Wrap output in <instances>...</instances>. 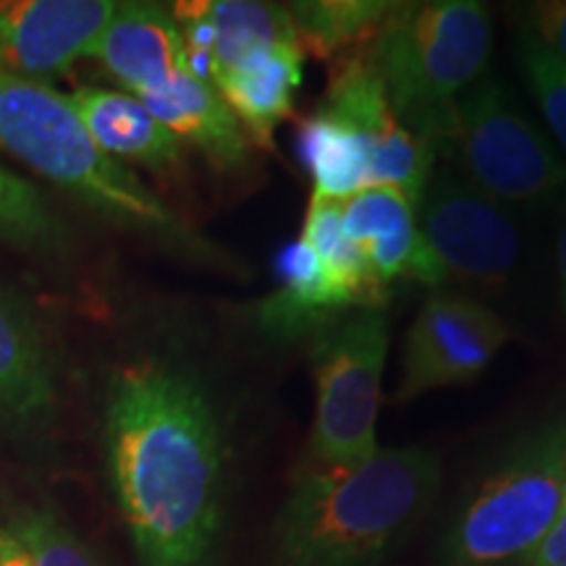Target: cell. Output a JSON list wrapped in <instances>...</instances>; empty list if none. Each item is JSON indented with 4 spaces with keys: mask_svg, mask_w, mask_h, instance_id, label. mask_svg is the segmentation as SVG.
<instances>
[{
    "mask_svg": "<svg viewBox=\"0 0 566 566\" xmlns=\"http://www.w3.org/2000/svg\"><path fill=\"white\" fill-rule=\"evenodd\" d=\"M105 454L142 566H208L223 516V441L200 380L160 359L113 373Z\"/></svg>",
    "mask_w": 566,
    "mask_h": 566,
    "instance_id": "1",
    "label": "cell"
},
{
    "mask_svg": "<svg viewBox=\"0 0 566 566\" xmlns=\"http://www.w3.org/2000/svg\"><path fill=\"white\" fill-rule=\"evenodd\" d=\"M441 467L424 449H378L354 467H321L294 480L279 514L281 566H367L433 504Z\"/></svg>",
    "mask_w": 566,
    "mask_h": 566,
    "instance_id": "2",
    "label": "cell"
},
{
    "mask_svg": "<svg viewBox=\"0 0 566 566\" xmlns=\"http://www.w3.org/2000/svg\"><path fill=\"white\" fill-rule=\"evenodd\" d=\"M0 153L111 221L163 242L195 244L179 218L95 145L69 95L51 84L0 76Z\"/></svg>",
    "mask_w": 566,
    "mask_h": 566,
    "instance_id": "3",
    "label": "cell"
},
{
    "mask_svg": "<svg viewBox=\"0 0 566 566\" xmlns=\"http://www.w3.org/2000/svg\"><path fill=\"white\" fill-rule=\"evenodd\" d=\"M491 13L478 0L401 6L370 45V61L396 116L441 147L454 103L483 74Z\"/></svg>",
    "mask_w": 566,
    "mask_h": 566,
    "instance_id": "4",
    "label": "cell"
},
{
    "mask_svg": "<svg viewBox=\"0 0 566 566\" xmlns=\"http://www.w3.org/2000/svg\"><path fill=\"white\" fill-rule=\"evenodd\" d=\"M441 145H449L462 179L504 208L564 200L562 153L495 82H475L459 97Z\"/></svg>",
    "mask_w": 566,
    "mask_h": 566,
    "instance_id": "5",
    "label": "cell"
},
{
    "mask_svg": "<svg viewBox=\"0 0 566 566\" xmlns=\"http://www.w3.org/2000/svg\"><path fill=\"white\" fill-rule=\"evenodd\" d=\"M566 493V422L525 441L459 514L449 554L459 564L530 556L554 525Z\"/></svg>",
    "mask_w": 566,
    "mask_h": 566,
    "instance_id": "6",
    "label": "cell"
},
{
    "mask_svg": "<svg viewBox=\"0 0 566 566\" xmlns=\"http://www.w3.org/2000/svg\"><path fill=\"white\" fill-rule=\"evenodd\" d=\"M388 321L380 310L323 331L313 349L315 422L310 454L321 467H354L378 454L375 420L388 357Z\"/></svg>",
    "mask_w": 566,
    "mask_h": 566,
    "instance_id": "7",
    "label": "cell"
},
{
    "mask_svg": "<svg viewBox=\"0 0 566 566\" xmlns=\"http://www.w3.org/2000/svg\"><path fill=\"white\" fill-rule=\"evenodd\" d=\"M417 223L443 268L483 289L506 286L520 260V229L504 205L470 187L457 174H433L417 205Z\"/></svg>",
    "mask_w": 566,
    "mask_h": 566,
    "instance_id": "8",
    "label": "cell"
},
{
    "mask_svg": "<svg viewBox=\"0 0 566 566\" xmlns=\"http://www.w3.org/2000/svg\"><path fill=\"white\" fill-rule=\"evenodd\" d=\"M509 336L506 323L485 304L459 294L430 296L407 334L396 401L478 378Z\"/></svg>",
    "mask_w": 566,
    "mask_h": 566,
    "instance_id": "9",
    "label": "cell"
},
{
    "mask_svg": "<svg viewBox=\"0 0 566 566\" xmlns=\"http://www.w3.org/2000/svg\"><path fill=\"white\" fill-rule=\"evenodd\" d=\"M323 105L365 137L370 147V187L405 189L420 200L433 176L438 147L396 116L370 61V48L334 63Z\"/></svg>",
    "mask_w": 566,
    "mask_h": 566,
    "instance_id": "10",
    "label": "cell"
},
{
    "mask_svg": "<svg viewBox=\"0 0 566 566\" xmlns=\"http://www.w3.org/2000/svg\"><path fill=\"white\" fill-rule=\"evenodd\" d=\"M116 6L113 0L0 3V76L48 84L92 55Z\"/></svg>",
    "mask_w": 566,
    "mask_h": 566,
    "instance_id": "11",
    "label": "cell"
},
{
    "mask_svg": "<svg viewBox=\"0 0 566 566\" xmlns=\"http://www.w3.org/2000/svg\"><path fill=\"white\" fill-rule=\"evenodd\" d=\"M412 195L396 187H370L338 200L346 237L359 247L380 286L412 279L424 286L446 283L443 268L424 242Z\"/></svg>",
    "mask_w": 566,
    "mask_h": 566,
    "instance_id": "12",
    "label": "cell"
},
{
    "mask_svg": "<svg viewBox=\"0 0 566 566\" xmlns=\"http://www.w3.org/2000/svg\"><path fill=\"white\" fill-rule=\"evenodd\" d=\"M92 55L134 97L150 95L187 69L174 11L155 3H118Z\"/></svg>",
    "mask_w": 566,
    "mask_h": 566,
    "instance_id": "13",
    "label": "cell"
},
{
    "mask_svg": "<svg viewBox=\"0 0 566 566\" xmlns=\"http://www.w3.org/2000/svg\"><path fill=\"white\" fill-rule=\"evenodd\" d=\"M55 409L51 354L38 321L0 286V424L38 428Z\"/></svg>",
    "mask_w": 566,
    "mask_h": 566,
    "instance_id": "14",
    "label": "cell"
},
{
    "mask_svg": "<svg viewBox=\"0 0 566 566\" xmlns=\"http://www.w3.org/2000/svg\"><path fill=\"white\" fill-rule=\"evenodd\" d=\"M137 101L145 103V108L176 139L195 145L218 168L237 171L250 160V142L242 124L237 122L218 90L197 80L187 69Z\"/></svg>",
    "mask_w": 566,
    "mask_h": 566,
    "instance_id": "15",
    "label": "cell"
},
{
    "mask_svg": "<svg viewBox=\"0 0 566 566\" xmlns=\"http://www.w3.org/2000/svg\"><path fill=\"white\" fill-rule=\"evenodd\" d=\"M304 82V51L300 42L271 48L218 76L212 87L229 105L244 134L271 150L273 134L294 111V92Z\"/></svg>",
    "mask_w": 566,
    "mask_h": 566,
    "instance_id": "16",
    "label": "cell"
},
{
    "mask_svg": "<svg viewBox=\"0 0 566 566\" xmlns=\"http://www.w3.org/2000/svg\"><path fill=\"white\" fill-rule=\"evenodd\" d=\"M69 101L95 145L111 158L139 163L150 171L179 166L181 142L129 92L82 87L71 92Z\"/></svg>",
    "mask_w": 566,
    "mask_h": 566,
    "instance_id": "17",
    "label": "cell"
},
{
    "mask_svg": "<svg viewBox=\"0 0 566 566\" xmlns=\"http://www.w3.org/2000/svg\"><path fill=\"white\" fill-rule=\"evenodd\" d=\"M275 275L279 286L258 307V323L268 334L296 336L310 325H321L336 310L352 307L304 239L279 252Z\"/></svg>",
    "mask_w": 566,
    "mask_h": 566,
    "instance_id": "18",
    "label": "cell"
},
{
    "mask_svg": "<svg viewBox=\"0 0 566 566\" xmlns=\"http://www.w3.org/2000/svg\"><path fill=\"white\" fill-rule=\"evenodd\" d=\"M296 147L315 181L313 195L346 200L370 189V147L363 134L325 105L302 118Z\"/></svg>",
    "mask_w": 566,
    "mask_h": 566,
    "instance_id": "19",
    "label": "cell"
},
{
    "mask_svg": "<svg viewBox=\"0 0 566 566\" xmlns=\"http://www.w3.org/2000/svg\"><path fill=\"white\" fill-rule=\"evenodd\" d=\"M294 21L296 40L304 53H315L321 59H346L363 53L399 3L388 0H302L286 6Z\"/></svg>",
    "mask_w": 566,
    "mask_h": 566,
    "instance_id": "20",
    "label": "cell"
},
{
    "mask_svg": "<svg viewBox=\"0 0 566 566\" xmlns=\"http://www.w3.org/2000/svg\"><path fill=\"white\" fill-rule=\"evenodd\" d=\"M205 9L212 27L216 80L252 55L300 42L286 6L254 3V0H210Z\"/></svg>",
    "mask_w": 566,
    "mask_h": 566,
    "instance_id": "21",
    "label": "cell"
},
{
    "mask_svg": "<svg viewBox=\"0 0 566 566\" xmlns=\"http://www.w3.org/2000/svg\"><path fill=\"white\" fill-rule=\"evenodd\" d=\"M304 242L317 254L321 265L349 304H365L380 296V283L367 265L363 250L346 237L338 200L313 195L304 218Z\"/></svg>",
    "mask_w": 566,
    "mask_h": 566,
    "instance_id": "22",
    "label": "cell"
},
{
    "mask_svg": "<svg viewBox=\"0 0 566 566\" xmlns=\"http://www.w3.org/2000/svg\"><path fill=\"white\" fill-rule=\"evenodd\" d=\"M0 242L38 254H61L69 231L40 189L0 166Z\"/></svg>",
    "mask_w": 566,
    "mask_h": 566,
    "instance_id": "23",
    "label": "cell"
},
{
    "mask_svg": "<svg viewBox=\"0 0 566 566\" xmlns=\"http://www.w3.org/2000/svg\"><path fill=\"white\" fill-rule=\"evenodd\" d=\"M516 61L566 160V69L527 30L516 32Z\"/></svg>",
    "mask_w": 566,
    "mask_h": 566,
    "instance_id": "24",
    "label": "cell"
},
{
    "mask_svg": "<svg viewBox=\"0 0 566 566\" xmlns=\"http://www.w3.org/2000/svg\"><path fill=\"white\" fill-rule=\"evenodd\" d=\"M6 530L21 543L32 566H101L53 514L40 509L13 512Z\"/></svg>",
    "mask_w": 566,
    "mask_h": 566,
    "instance_id": "25",
    "label": "cell"
},
{
    "mask_svg": "<svg viewBox=\"0 0 566 566\" xmlns=\"http://www.w3.org/2000/svg\"><path fill=\"white\" fill-rule=\"evenodd\" d=\"M527 30L566 69V0L533 3L525 11Z\"/></svg>",
    "mask_w": 566,
    "mask_h": 566,
    "instance_id": "26",
    "label": "cell"
},
{
    "mask_svg": "<svg viewBox=\"0 0 566 566\" xmlns=\"http://www.w3.org/2000/svg\"><path fill=\"white\" fill-rule=\"evenodd\" d=\"M530 566H566V493L562 501V509H558L554 525L537 543V548L527 556Z\"/></svg>",
    "mask_w": 566,
    "mask_h": 566,
    "instance_id": "27",
    "label": "cell"
},
{
    "mask_svg": "<svg viewBox=\"0 0 566 566\" xmlns=\"http://www.w3.org/2000/svg\"><path fill=\"white\" fill-rule=\"evenodd\" d=\"M556 273H558V292H562V302L566 310V195L562 200V226H558V239H556Z\"/></svg>",
    "mask_w": 566,
    "mask_h": 566,
    "instance_id": "28",
    "label": "cell"
},
{
    "mask_svg": "<svg viewBox=\"0 0 566 566\" xmlns=\"http://www.w3.org/2000/svg\"><path fill=\"white\" fill-rule=\"evenodd\" d=\"M0 566H32V558L27 556L24 548H21V551H17V554L0 558Z\"/></svg>",
    "mask_w": 566,
    "mask_h": 566,
    "instance_id": "29",
    "label": "cell"
}]
</instances>
